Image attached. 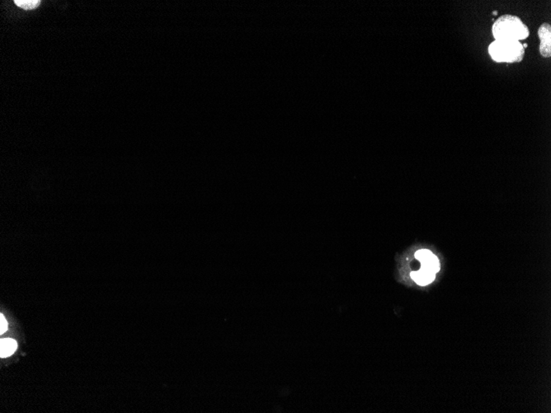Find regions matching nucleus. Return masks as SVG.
<instances>
[{"instance_id": "39448f33", "label": "nucleus", "mask_w": 551, "mask_h": 413, "mask_svg": "<svg viewBox=\"0 0 551 413\" xmlns=\"http://www.w3.org/2000/svg\"><path fill=\"white\" fill-rule=\"evenodd\" d=\"M435 277H436V273L422 268V267L419 271H412L411 272L412 279L414 280L417 285H422V286L429 285L435 280Z\"/></svg>"}, {"instance_id": "f03ea898", "label": "nucleus", "mask_w": 551, "mask_h": 413, "mask_svg": "<svg viewBox=\"0 0 551 413\" xmlns=\"http://www.w3.org/2000/svg\"><path fill=\"white\" fill-rule=\"evenodd\" d=\"M488 54L497 63L521 62L525 49L520 41H494L489 45Z\"/></svg>"}, {"instance_id": "1a4fd4ad", "label": "nucleus", "mask_w": 551, "mask_h": 413, "mask_svg": "<svg viewBox=\"0 0 551 413\" xmlns=\"http://www.w3.org/2000/svg\"><path fill=\"white\" fill-rule=\"evenodd\" d=\"M522 47H523L524 49H526V48L528 47V45H527V43H525V44L522 45Z\"/></svg>"}, {"instance_id": "9d476101", "label": "nucleus", "mask_w": 551, "mask_h": 413, "mask_svg": "<svg viewBox=\"0 0 551 413\" xmlns=\"http://www.w3.org/2000/svg\"><path fill=\"white\" fill-rule=\"evenodd\" d=\"M493 14H494V15H497V14H498V11L493 12Z\"/></svg>"}, {"instance_id": "6e6552de", "label": "nucleus", "mask_w": 551, "mask_h": 413, "mask_svg": "<svg viewBox=\"0 0 551 413\" xmlns=\"http://www.w3.org/2000/svg\"><path fill=\"white\" fill-rule=\"evenodd\" d=\"M0 334L4 333L7 330H8V323L6 321L5 317L2 314H0Z\"/></svg>"}, {"instance_id": "7ed1b4c3", "label": "nucleus", "mask_w": 551, "mask_h": 413, "mask_svg": "<svg viewBox=\"0 0 551 413\" xmlns=\"http://www.w3.org/2000/svg\"><path fill=\"white\" fill-rule=\"evenodd\" d=\"M415 257L421 263L422 268L433 271L434 273L438 272L440 270L438 258L429 250L422 249L417 251L415 253Z\"/></svg>"}, {"instance_id": "f257e3e1", "label": "nucleus", "mask_w": 551, "mask_h": 413, "mask_svg": "<svg viewBox=\"0 0 551 413\" xmlns=\"http://www.w3.org/2000/svg\"><path fill=\"white\" fill-rule=\"evenodd\" d=\"M492 33L495 41H520L529 36V29L518 17L502 15L494 22Z\"/></svg>"}, {"instance_id": "0eeeda50", "label": "nucleus", "mask_w": 551, "mask_h": 413, "mask_svg": "<svg viewBox=\"0 0 551 413\" xmlns=\"http://www.w3.org/2000/svg\"><path fill=\"white\" fill-rule=\"evenodd\" d=\"M14 3L25 10H33L41 4L40 0H15Z\"/></svg>"}, {"instance_id": "423d86ee", "label": "nucleus", "mask_w": 551, "mask_h": 413, "mask_svg": "<svg viewBox=\"0 0 551 413\" xmlns=\"http://www.w3.org/2000/svg\"><path fill=\"white\" fill-rule=\"evenodd\" d=\"M17 348L16 341L11 338H2L0 340V357L5 358L12 356Z\"/></svg>"}, {"instance_id": "20e7f679", "label": "nucleus", "mask_w": 551, "mask_h": 413, "mask_svg": "<svg viewBox=\"0 0 551 413\" xmlns=\"http://www.w3.org/2000/svg\"><path fill=\"white\" fill-rule=\"evenodd\" d=\"M538 36L540 38V53L544 58L551 56V26L549 23L540 25L538 29Z\"/></svg>"}]
</instances>
